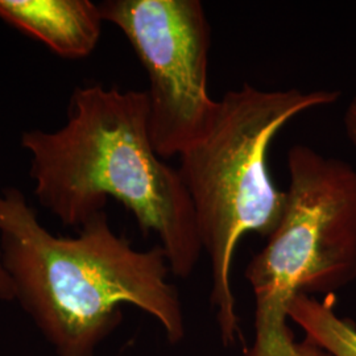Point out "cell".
<instances>
[{"instance_id":"cell-1","label":"cell","mask_w":356,"mask_h":356,"mask_svg":"<svg viewBox=\"0 0 356 356\" xmlns=\"http://www.w3.org/2000/svg\"><path fill=\"white\" fill-rule=\"evenodd\" d=\"M148 122L145 91L76 86L64 126L24 131L20 145L41 207L79 229L115 198L143 234L157 235L170 272L185 279L204 248L191 195L154 151Z\"/></svg>"},{"instance_id":"cell-2","label":"cell","mask_w":356,"mask_h":356,"mask_svg":"<svg viewBox=\"0 0 356 356\" xmlns=\"http://www.w3.org/2000/svg\"><path fill=\"white\" fill-rule=\"evenodd\" d=\"M0 247L15 300L56 356H97L119 326L122 306L159 322L170 344L186 332L177 288L163 248L140 251L115 232L106 211L57 236L38 220L24 193L0 189Z\"/></svg>"},{"instance_id":"cell-3","label":"cell","mask_w":356,"mask_h":356,"mask_svg":"<svg viewBox=\"0 0 356 356\" xmlns=\"http://www.w3.org/2000/svg\"><path fill=\"white\" fill-rule=\"evenodd\" d=\"M339 97L335 90H263L245 83L218 101L207 132L179 156L178 172L210 260V302L225 346L239 338L231 285L238 244L248 232L269 238L285 209L286 191L275 185L268 169L272 140L297 115Z\"/></svg>"},{"instance_id":"cell-4","label":"cell","mask_w":356,"mask_h":356,"mask_svg":"<svg viewBox=\"0 0 356 356\" xmlns=\"http://www.w3.org/2000/svg\"><path fill=\"white\" fill-rule=\"evenodd\" d=\"M280 223L245 269L254 342L243 356H331L297 342L288 310L298 294L329 296L356 279V168L297 144Z\"/></svg>"},{"instance_id":"cell-5","label":"cell","mask_w":356,"mask_h":356,"mask_svg":"<svg viewBox=\"0 0 356 356\" xmlns=\"http://www.w3.org/2000/svg\"><path fill=\"white\" fill-rule=\"evenodd\" d=\"M103 20L119 28L149 81V134L161 159L181 156L213 123L207 92L211 28L200 0H106Z\"/></svg>"},{"instance_id":"cell-6","label":"cell","mask_w":356,"mask_h":356,"mask_svg":"<svg viewBox=\"0 0 356 356\" xmlns=\"http://www.w3.org/2000/svg\"><path fill=\"white\" fill-rule=\"evenodd\" d=\"M0 19L67 60L89 57L104 23L90 0H0Z\"/></svg>"},{"instance_id":"cell-7","label":"cell","mask_w":356,"mask_h":356,"mask_svg":"<svg viewBox=\"0 0 356 356\" xmlns=\"http://www.w3.org/2000/svg\"><path fill=\"white\" fill-rule=\"evenodd\" d=\"M289 321L305 332V339L331 356H356V326L334 309V294L318 300L298 294L288 310Z\"/></svg>"},{"instance_id":"cell-8","label":"cell","mask_w":356,"mask_h":356,"mask_svg":"<svg viewBox=\"0 0 356 356\" xmlns=\"http://www.w3.org/2000/svg\"><path fill=\"white\" fill-rule=\"evenodd\" d=\"M344 131L356 149V97L348 103L343 118Z\"/></svg>"},{"instance_id":"cell-9","label":"cell","mask_w":356,"mask_h":356,"mask_svg":"<svg viewBox=\"0 0 356 356\" xmlns=\"http://www.w3.org/2000/svg\"><path fill=\"white\" fill-rule=\"evenodd\" d=\"M13 300H15V294H13V281L10 279L3 264V254H1V247H0V301L13 302Z\"/></svg>"}]
</instances>
